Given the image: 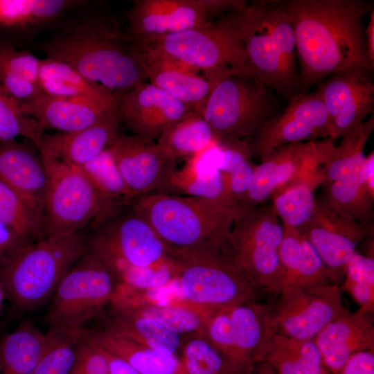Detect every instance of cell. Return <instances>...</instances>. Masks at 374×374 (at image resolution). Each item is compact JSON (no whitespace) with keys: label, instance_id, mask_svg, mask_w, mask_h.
<instances>
[{"label":"cell","instance_id":"6da1fadb","mask_svg":"<svg viewBox=\"0 0 374 374\" xmlns=\"http://www.w3.org/2000/svg\"><path fill=\"white\" fill-rule=\"evenodd\" d=\"M290 17L300 65L299 91L353 67L373 70L364 17L373 3L364 0L284 1Z\"/></svg>","mask_w":374,"mask_h":374},{"label":"cell","instance_id":"7a4b0ae2","mask_svg":"<svg viewBox=\"0 0 374 374\" xmlns=\"http://www.w3.org/2000/svg\"><path fill=\"white\" fill-rule=\"evenodd\" d=\"M132 37L104 19L66 28L41 44L46 58L62 62L114 94L143 83L146 74L135 57Z\"/></svg>","mask_w":374,"mask_h":374},{"label":"cell","instance_id":"3957f363","mask_svg":"<svg viewBox=\"0 0 374 374\" xmlns=\"http://www.w3.org/2000/svg\"><path fill=\"white\" fill-rule=\"evenodd\" d=\"M87 239L85 230L53 233L24 246L1 266L0 284L12 309L26 313L50 300Z\"/></svg>","mask_w":374,"mask_h":374},{"label":"cell","instance_id":"277c9868","mask_svg":"<svg viewBox=\"0 0 374 374\" xmlns=\"http://www.w3.org/2000/svg\"><path fill=\"white\" fill-rule=\"evenodd\" d=\"M242 29L251 76L288 101L299 91V73L294 28L285 1L247 4Z\"/></svg>","mask_w":374,"mask_h":374},{"label":"cell","instance_id":"5b68a950","mask_svg":"<svg viewBox=\"0 0 374 374\" xmlns=\"http://www.w3.org/2000/svg\"><path fill=\"white\" fill-rule=\"evenodd\" d=\"M130 205L168 249H189L225 240L238 215V208L229 204L163 193L140 195Z\"/></svg>","mask_w":374,"mask_h":374},{"label":"cell","instance_id":"8992f818","mask_svg":"<svg viewBox=\"0 0 374 374\" xmlns=\"http://www.w3.org/2000/svg\"><path fill=\"white\" fill-rule=\"evenodd\" d=\"M243 11L227 13L177 33L132 36L133 40L197 69L214 87L231 75L251 76L244 42Z\"/></svg>","mask_w":374,"mask_h":374},{"label":"cell","instance_id":"52a82bcc","mask_svg":"<svg viewBox=\"0 0 374 374\" xmlns=\"http://www.w3.org/2000/svg\"><path fill=\"white\" fill-rule=\"evenodd\" d=\"M224 240L168 249L177 262V280L186 303L208 316L225 307L256 301L262 292L235 263Z\"/></svg>","mask_w":374,"mask_h":374},{"label":"cell","instance_id":"ba28073f","mask_svg":"<svg viewBox=\"0 0 374 374\" xmlns=\"http://www.w3.org/2000/svg\"><path fill=\"white\" fill-rule=\"evenodd\" d=\"M283 226L272 203L238 212L225 246L237 266L262 292L278 295L285 283L280 258Z\"/></svg>","mask_w":374,"mask_h":374},{"label":"cell","instance_id":"9c48e42d","mask_svg":"<svg viewBox=\"0 0 374 374\" xmlns=\"http://www.w3.org/2000/svg\"><path fill=\"white\" fill-rule=\"evenodd\" d=\"M273 91L252 76L231 75L217 82L199 112L216 143L247 139L258 131L280 110Z\"/></svg>","mask_w":374,"mask_h":374},{"label":"cell","instance_id":"30bf717a","mask_svg":"<svg viewBox=\"0 0 374 374\" xmlns=\"http://www.w3.org/2000/svg\"><path fill=\"white\" fill-rule=\"evenodd\" d=\"M118 285L109 267L87 244L50 299L49 328L84 332L86 324L111 303Z\"/></svg>","mask_w":374,"mask_h":374},{"label":"cell","instance_id":"8fae6325","mask_svg":"<svg viewBox=\"0 0 374 374\" xmlns=\"http://www.w3.org/2000/svg\"><path fill=\"white\" fill-rule=\"evenodd\" d=\"M41 154L48 173L43 238L60 232L91 230L123 206L104 197L80 167Z\"/></svg>","mask_w":374,"mask_h":374},{"label":"cell","instance_id":"7c38bea8","mask_svg":"<svg viewBox=\"0 0 374 374\" xmlns=\"http://www.w3.org/2000/svg\"><path fill=\"white\" fill-rule=\"evenodd\" d=\"M333 141L328 139L290 143L262 158L260 163L255 166L238 212L259 206L275 192L290 184L325 177L323 168L335 146Z\"/></svg>","mask_w":374,"mask_h":374},{"label":"cell","instance_id":"4fadbf2b","mask_svg":"<svg viewBox=\"0 0 374 374\" xmlns=\"http://www.w3.org/2000/svg\"><path fill=\"white\" fill-rule=\"evenodd\" d=\"M268 312L269 304L256 301L225 307L208 317L204 334L245 374L259 363L273 333Z\"/></svg>","mask_w":374,"mask_h":374},{"label":"cell","instance_id":"5bb4252c","mask_svg":"<svg viewBox=\"0 0 374 374\" xmlns=\"http://www.w3.org/2000/svg\"><path fill=\"white\" fill-rule=\"evenodd\" d=\"M269 304L268 323L273 333L314 340L331 321L348 311L337 284L285 285Z\"/></svg>","mask_w":374,"mask_h":374},{"label":"cell","instance_id":"9a60e30c","mask_svg":"<svg viewBox=\"0 0 374 374\" xmlns=\"http://www.w3.org/2000/svg\"><path fill=\"white\" fill-rule=\"evenodd\" d=\"M91 231L87 239L89 248L131 265L149 267L175 259L130 203L100 220Z\"/></svg>","mask_w":374,"mask_h":374},{"label":"cell","instance_id":"2e32d148","mask_svg":"<svg viewBox=\"0 0 374 374\" xmlns=\"http://www.w3.org/2000/svg\"><path fill=\"white\" fill-rule=\"evenodd\" d=\"M328 139L333 140L331 125L316 89L296 92L286 107L246 141L251 157L261 159L285 145Z\"/></svg>","mask_w":374,"mask_h":374},{"label":"cell","instance_id":"e0dca14e","mask_svg":"<svg viewBox=\"0 0 374 374\" xmlns=\"http://www.w3.org/2000/svg\"><path fill=\"white\" fill-rule=\"evenodd\" d=\"M330 272L334 283L341 281L359 243L373 237L365 226L332 206L324 196L315 197L313 215L301 231Z\"/></svg>","mask_w":374,"mask_h":374},{"label":"cell","instance_id":"ac0fdd59","mask_svg":"<svg viewBox=\"0 0 374 374\" xmlns=\"http://www.w3.org/2000/svg\"><path fill=\"white\" fill-rule=\"evenodd\" d=\"M371 71L353 67L332 74L317 84V90L328 114L333 140L341 138L373 114Z\"/></svg>","mask_w":374,"mask_h":374},{"label":"cell","instance_id":"d6986e66","mask_svg":"<svg viewBox=\"0 0 374 374\" xmlns=\"http://www.w3.org/2000/svg\"><path fill=\"white\" fill-rule=\"evenodd\" d=\"M121 122L132 135L153 141L168 126L195 110L149 83L115 94Z\"/></svg>","mask_w":374,"mask_h":374},{"label":"cell","instance_id":"ffe728a7","mask_svg":"<svg viewBox=\"0 0 374 374\" xmlns=\"http://www.w3.org/2000/svg\"><path fill=\"white\" fill-rule=\"evenodd\" d=\"M132 52L150 83L200 112L213 85L200 71L160 51L132 42Z\"/></svg>","mask_w":374,"mask_h":374},{"label":"cell","instance_id":"44dd1931","mask_svg":"<svg viewBox=\"0 0 374 374\" xmlns=\"http://www.w3.org/2000/svg\"><path fill=\"white\" fill-rule=\"evenodd\" d=\"M216 143L189 157L181 168L169 160L153 193L199 197L238 206L229 194L226 175L215 163Z\"/></svg>","mask_w":374,"mask_h":374},{"label":"cell","instance_id":"7402d4cb","mask_svg":"<svg viewBox=\"0 0 374 374\" xmlns=\"http://www.w3.org/2000/svg\"><path fill=\"white\" fill-rule=\"evenodd\" d=\"M126 20L127 32L135 37L177 33L211 21L203 0H134Z\"/></svg>","mask_w":374,"mask_h":374},{"label":"cell","instance_id":"603a6c76","mask_svg":"<svg viewBox=\"0 0 374 374\" xmlns=\"http://www.w3.org/2000/svg\"><path fill=\"white\" fill-rule=\"evenodd\" d=\"M108 148L133 199L155 191L169 161L157 143L118 132Z\"/></svg>","mask_w":374,"mask_h":374},{"label":"cell","instance_id":"cb8c5ba5","mask_svg":"<svg viewBox=\"0 0 374 374\" xmlns=\"http://www.w3.org/2000/svg\"><path fill=\"white\" fill-rule=\"evenodd\" d=\"M373 312L359 309L328 323L314 339L324 368L339 374L354 353L374 349Z\"/></svg>","mask_w":374,"mask_h":374},{"label":"cell","instance_id":"d4e9b609","mask_svg":"<svg viewBox=\"0 0 374 374\" xmlns=\"http://www.w3.org/2000/svg\"><path fill=\"white\" fill-rule=\"evenodd\" d=\"M21 109L45 129L59 132L81 130L109 118L117 109L79 98L42 93L34 99L21 103Z\"/></svg>","mask_w":374,"mask_h":374},{"label":"cell","instance_id":"484cf974","mask_svg":"<svg viewBox=\"0 0 374 374\" xmlns=\"http://www.w3.org/2000/svg\"><path fill=\"white\" fill-rule=\"evenodd\" d=\"M0 181L44 212L48 173L39 151L16 139L0 141Z\"/></svg>","mask_w":374,"mask_h":374},{"label":"cell","instance_id":"4316f807","mask_svg":"<svg viewBox=\"0 0 374 374\" xmlns=\"http://www.w3.org/2000/svg\"><path fill=\"white\" fill-rule=\"evenodd\" d=\"M118 109L104 121L71 132L44 134L37 149L68 164L82 167L107 148L118 134Z\"/></svg>","mask_w":374,"mask_h":374},{"label":"cell","instance_id":"83f0119b","mask_svg":"<svg viewBox=\"0 0 374 374\" xmlns=\"http://www.w3.org/2000/svg\"><path fill=\"white\" fill-rule=\"evenodd\" d=\"M110 304L113 309L150 318L168 330L185 337L204 334L208 317L188 303L162 305L134 297L121 284H118Z\"/></svg>","mask_w":374,"mask_h":374},{"label":"cell","instance_id":"f1b7e54d","mask_svg":"<svg viewBox=\"0 0 374 374\" xmlns=\"http://www.w3.org/2000/svg\"><path fill=\"white\" fill-rule=\"evenodd\" d=\"M258 364L265 374H321L324 366L314 340L272 333Z\"/></svg>","mask_w":374,"mask_h":374},{"label":"cell","instance_id":"f546056e","mask_svg":"<svg viewBox=\"0 0 374 374\" xmlns=\"http://www.w3.org/2000/svg\"><path fill=\"white\" fill-rule=\"evenodd\" d=\"M39 85L42 91L48 95L87 100L117 109V100L113 92L56 60H41Z\"/></svg>","mask_w":374,"mask_h":374},{"label":"cell","instance_id":"4dcf8cb0","mask_svg":"<svg viewBox=\"0 0 374 374\" xmlns=\"http://www.w3.org/2000/svg\"><path fill=\"white\" fill-rule=\"evenodd\" d=\"M283 229L280 258L285 272V285L333 283L330 272L305 235L294 228L283 226Z\"/></svg>","mask_w":374,"mask_h":374},{"label":"cell","instance_id":"1f68e13d","mask_svg":"<svg viewBox=\"0 0 374 374\" xmlns=\"http://www.w3.org/2000/svg\"><path fill=\"white\" fill-rule=\"evenodd\" d=\"M88 337L141 374H180L179 357L152 349L105 328L87 330Z\"/></svg>","mask_w":374,"mask_h":374},{"label":"cell","instance_id":"d6a6232c","mask_svg":"<svg viewBox=\"0 0 374 374\" xmlns=\"http://www.w3.org/2000/svg\"><path fill=\"white\" fill-rule=\"evenodd\" d=\"M103 328L152 349L176 356L180 353L186 338L168 330L153 319L113 308Z\"/></svg>","mask_w":374,"mask_h":374},{"label":"cell","instance_id":"836d02e7","mask_svg":"<svg viewBox=\"0 0 374 374\" xmlns=\"http://www.w3.org/2000/svg\"><path fill=\"white\" fill-rule=\"evenodd\" d=\"M46 332L26 321L0 339V374H30L46 346Z\"/></svg>","mask_w":374,"mask_h":374},{"label":"cell","instance_id":"e575fe53","mask_svg":"<svg viewBox=\"0 0 374 374\" xmlns=\"http://www.w3.org/2000/svg\"><path fill=\"white\" fill-rule=\"evenodd\" d=\"M364 164L346 178L325 182L324 197L340 212L361 224L374 227V195L366 184Z\"/></svg>","mask_w":374,"mask_h":374},{"label":"cell","instance_id":"d590c367","mask_svg":"<svg viewBox=\"0 0 374 374\" xmlns=\"http://www.w3.org/2000/svg\"><path fill=\"white\" fill-rule=\"evenodd\" d=\"M169 160L195 155L216 143L211 127L194 110L166 127L157 142Z\"/></svg>","mask_w":374,"mask_h":374},{"label":"cell","instance_id":"8d00e7d4","mask_svg":"<svg viewBox=\"0 0 374 374\" xmlns=\"http://www.w3.org/2000/svg\"><path fill=\"white\" fill-rule=\"evenodd\" d=\"M374 129L373 114L362 123L353 128L341 137L335 146L323 166L326 182L346 178L360 168L365 163L364 148Z\"/></svg>","mask_w":374,"mask_h":374},{"label":"cell","instance_id":"74e56055","mask_svg":"<svg viewBox=\"0 0 374 374\" xmlns=\"http://www.w3.org/2000/svg\"><path fill=\"white\" fill-rule=\"evenodd\" d=\"M326 181L325 177L303 180L287 186L271 195L273 206L283 226L299 231L305 226L314 211V190Z\"/></svg>","mask_w":374,"mask_h":374},{"label":"cell","instance_id":"f35d334b","mask_svg":"<svg viewBox=\"0 0 374 374\" xmlns=\"http://www.w3.org/2000/svg\"><path fill=\"white\" fill-rule=\"evenodd\" d=\"M44 214L0 181V222L12 232L31 242L42 238Z\"/></svg>","mask_w":374,"mask_h":374},{"label":"cell","instance_id":"ab89813d","mask_svg":"<svg viewBox=\"0 0 374 374\" xmlns=\"http://www.w3.org/2000/svg\"><path fill=\"white\" fill-rule=\"evenodd\" d=\"M247 141L230 140L216 144L215 163L228 180L229 194L238 206L253 177L255 166Z\"/></svg>","mask_w":374,"mask_h":374},{"label":"cell","instance_id":"60d3db41","mask_svg":"<svg viewBox=\"0 0 374 374\" xmlns=\"http://www.w3.org/2000/svg\"><path fill=\"white\" fill-rule=\"evenodd\" d=\"M179 359L180 374H244L204 334L186 336Z\"/></svg>","mask_w":374,"mask_h":374},{"label":"cell","instance_id":"b9f144b4","mask_svg":"<svg viewBox=\"0 0 374 374\" xmlns=\"http://www.w3.org/2000/svg\"><path fill=\"white\" fill-rule=\"evenodd\" d=\"M84 331L49 328L45 348L30 374H71Z\"/></svg>","mask_w":374,"mask_h":374},{"label":"cell","instance_id":"7bdbcfd3","mask_svg":"<svg viewBox=\"0 0 374 374\" xmlns=\"http://www.w3.org/2000/svg\"><path fill=\"white\" fill-rule=\"evenodd\" d=\"M96 253L119 283L134 290L159 288L177 278L178 264L175 259L157 266L139 267L112 256Z\"/></svg>","mask_w":374,"mask_h":374},{"label":"cell","instance_id":"ee69618b","mask_svg":"<svg viewBox=\"0 0 374 374\" xmlns=\"http://www.w3.org/2000/svg\"><path fill=\"white\" fill-rule=\"evenodd\" d=\"M77 2L69 0H0V24L26 27L46 22Z\"/></svg>","mask_w":374,"mask_h":374},{"label":"cell","instance_id":"f6af8a7d","mask_svg":"<svg viewBox=\"0 0 374 374\" xmlns=\"http://www.w3.org/2000/svg\"><path fill=\"white\" fill-rule=\"evenodd\" d=\"M80 168L104 197L121 206L131 202L133 198L108 148Z\"/></svg>","mask_w":374,"mask_h":374},{"label":"cell","instance_id":"bcb514c9","mask_svg":"<svg viewBox=\"0 0 374 374\" xmlns=\"http://www.w3.org/2000/svg\"><path fill=\"white\" fill-rule=\"evenodd\" d=\"M21 102L0 89V141L21 136L37 148L44 130L21 109Z\"/></svg>","mask_w":374,"mask_h":374},{"label":"cell","instance_id":"7dc6e473","mask_svg":"<svg viewBox=\"0 0 374 374\" xmlns=\"http://www.w3.org/2000/svg\"><path fill=\"white\" fill-rule=\"evenodd\" d=\"M342 290L348 292L360 309L374 310L373 253L364 255L357 250L347 264Z\"/></svg>","mask_w":374,"mask_h":374},{"label":"cell","instance_id":"c3c4849f","mask_svg":"<svg viewBox=\"0 0 374 374\" xmlns=\"http://www.w3.org/2000/svg\"><path fill=\"white\" fill-rule=\"evenodd\" d=\"M41 60L32 53L0 44V69L39 84Z\"/></svg>","mask_w":374,"mask_h":374},{"label":"cell","instance_id":"681fc988","mask_svg":"<svg viewBox=\"0 0 374 374\" xmlns=\"http://www.w3.org/2000/svg\"><path fill=\"white\" fill-rule=\"evenodd\" d=\"M71 374H109L103 349L88 337L86 330Z\"/></svg>","mask_w":374,"mask_h":374},{"label":"cell","instance_id":"f907efd6","mask_svg":"<svg viewBox=\"0 0 374 374\" xmlns=\"http://www.w3.org/2000/svg\"><path fill=\"white\" fill-rule=\"evenodd\" d=\"M0 85L6 93L21 103L28 102L42 93L38 84L1 69Z\"/></svg>","mask_w":374,"mask_h":374},{"label":"cell","instance_id":"816d5d0a","mask_svg":"<svg viewBox=\"0 0 374 374\" xmlns=\"http://www.w3.org/2000/svg\"><path fill=\"white\" fill-rule=\"evenodd\" d=\"M29 242L12 232L0 222V267Z\"/></svg>","mask_w":374,"mask_h":374},{"label":"cell","instance_id":"f5cc1de1","mask_svg":"<svg viewBox=\"0 0 374 374\" xmlns=\"http://www.w3.org/2000/svg\"><path fill=\"white\" fill-rule=\"evenodd\" d=\"M339 374H374V349L352 355Z\"/></svg>","mask_w":374,"mask_h":374},{"label":"cell","instance_id":"db71d44e","mask_svg":"<svg viewBox=\"0 0 374 374\" xmlns=\"http://www.w3.org/2000/svg\"><path fill=\"white\" fill-rule=\"evenodd\" d=\"M102 348L108 362L109 374H141L117 355Z\"/></svg>","mask_w":374,"mask_h":374},{"label":"cell","instance_id":"11a10c76","mask_svg":"<svg viewBox=\"0 0 374 374\" xmlns=\"http://www.w3.org/2000/svg\"><path fill=\"white\" fill-rule=\"evenodd\" d=\"M368 60L374 66V9L369 13V21L365 28Z\"/></svg>","mask_w":374,"mask_h":374},{"label":"cell","instance_id":"9f6ffc18","mask_svg":"<svg viewBox=\"0 0 374 374\" xmlns=\"http://www.w3.org/2000/svg\"><path fill=\"white\" fill-rule=\"evenodd\" d=\"M365 175L367 187L374 195V152L372 150L366 156Z\"/></svg>","mask_w":374,"mask_h":374},{"label":"cell","instance_id":"6f0895ef","mask_svg":"<svg viewBox=\"0 0 374 374\" xmlns=\"http://www.w3.org/2000/svg\"><path fill=\"white\" fill-rule=\"evenodd\" d=\"M6 300V296L0 284V314L3 308V301Z\"/></svg>","mask_w":374,"mask_h":374},{"label":"cell","instance_id":"680465c9","mask_svg":"<svg viewBox=\"0 0 374 374\" xmlns=\"http://www.w3.org/2000/svg\"><path fill=\"white\" fill-rule=\"evenodd\" d=\"M321 374H332L330 372H329L328 371H327L325 368L323 369L322 372Z\"/></svg>","mask_w":374,"mask_h":374},{"label":"cell","instance_id":"91938a15","mask_svg":"<svg viewBox=\"0 0 374 374\" xmlns=\"http://www.w3.org/2000/svg\"><path fill=\"white\" fill-rule=\"evenodd\" d=\"M259 374H265V373H263L260 372V373Z\"/></svg>","mask_w":374,"mask_h":374},{"label":"cell","instance_id":"94428289","mask_svg":"<svg viewBox=\"0 0 374 374\" xmlns=\"http://www.w3.org/2000/svg\"><path fill=\"white\" fill-rule=\"evenodd\" d=\"M0 89H2V88H1V85H0ZM2 90H3V89H2Z\"/></svg>","mask_w":374,"mask_h":374}]
</instances>
